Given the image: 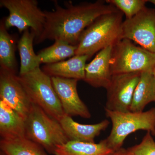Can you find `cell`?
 <instances>
[{"label": "cell", "instance_id": "6da1fadb", "mask_svg": "<svg viewBox=\"0 0 155 155\" xmlns=\"http://www.w3.org/2000/svg\"><path fill=\"white\" fill-rule=\"evenodd\" d=\"M55 9L44 11L46 21L41 35L35 41L41 43L46 40H62L77 45L84 31L98 17L118 11L113 5L104 1L72 5L67 2L65 8L54 1Z\"/></svg>", "mask_w": 155, "mask_h": 155}, {"label": "cell", "instance_id": "7a4b0ae2", "mask_svg": "<svg viewBox=\"0 0 155 155\" xmlns=\"http://www.w3.org/2000/svg\"><path fill=\"white\" fill-rule=\"evenodd\" d=\"M123 13L118 11L98 17L85 29L79 38L75 55L95 54L120 40Z\"/></svg>", "mask_w": 155, "mask_h": 155}, {"label": "cell", "instance_id": "3957f363", "mask_svg": "<svg viewBox=\"0 0 155 155\" xmlns=\"http://www.w3.org/2000/svg\"><path fill=\"white\" fill-rule=\"evenodd\" d=\"M25 136L54 154L58 146L69 141L58 120L33 104L25 119Z\"/></svg>", "mask_w": 155, "mask_h": 155}, {"label": "cell", "instance_id": "277c9868", "mask_svg": "<svg viewBox=\"0 0 155 155\" xmlns=\"http://www.w3.org/2000/svg\"><path fill=\"white\" fill-rule=\"evenodd\" d=\"M105 110L112 123L110 133L106 139L114 152L122 148L129 134L137 130H147L155 136V107L141 112H116L105 109Z\"/></svg>", "mask_w": 155, "mask_h": 155}, {"label": "cell", "instance_id": "5b68a950", "mask_svg": "<svg viewBox=\"0 0 155 155\" xmlns=\"http://www.w3.org/2000/svg\"><path fill=\"white\" fill-rule=\"evenodd\" d=\"M17 78L32 103L48 115L58 121L65 115L51 77L40 67L23 75H18Z\"/></svg>", "mask_w": 155, "mask_h": 155}, {"label": "cell", "instance_id": "8992f818", "mask_svg": "<svg viewBox=\"0 0 155 155\" xmlns=\"http://www.w3.org/2000/svg\"><path fill=\"white\" fill-rule=\"evenodd\" d=\"M110 67L112 75L153 71L155 53L121 39L113 45Z\"/></svg>", "mask_w": 155, "mask_h": 155}, {"label": "cell", "instance_id": "52a82bcc", "mask_svg": "<svg viewBox=\"0 0 155 155\" xmlns=\"http://www.w3.org/2000/svg\"><path fill=\"white\" fill-rule=\"evenodd\" d=\"M0 6L5 8L9 15L4 20L7 29L16 27L20 33L30 29L36 35H41L46 21L45 11L38 6L36 0H1Z\"/></svg>", "mask_w": 155, "mask_h": 155}, {"label": "cell", "instance_id": "ba28073f", "mask_svg": "<svg viewBox=\"0 0 155 155\" xmlns=\"http://www.w3.org/2000/svg\"><path fill=\"white\" fill-rule=\"evenodd\" d=\"M121 39H127L155 53V9L146 7L122 22Z\"/></svg>", "mask_w": 155, "mask_h": 155}, {"label": "cell", "instance_id": "9c48e42d", "mask_svg": "<svg viewBox=\"0 0 155 155\" xmlns=\"http://www.w3.org/2000/svg\"><path fill=\"white\" fill-rule=\"evenodd\" d=\"M140 75V72L113 75L107 89L105 109L116 112H130L134 93Z\"/></svg>", "mask_w": 155, "mask_h": 155}, {"label": "cell", "instance_id": "30bf717a", "mask_svg": "<svg viewBox=\"0 0 155 155\" xmlns=\"http://www.w3.org/2000/svg\"><path fill=\"white\" fill-rule=\"evenodd\" d=\"M0 100L25 119L33 103L15 73L0 69Z\"/></svg>", "mask_w": 155, "mask_h": 155}, {"label": "cell", "instance_id": "8fae6325", "mask_svg": "<svg viewBox=\"0 0 155 155\" xmlns=\"http://www.w3.org/2000/svg\"><path fill=\"white\" fill-rule=\"evenodd\" d=\"M51 78L65 115L87 119L91 117L88 108L78 95L77 89L78 80L59 77H51Z\"/></svg>", "mask_w": 155, "mask_h": 155}, {"label": "cell", "instance_id": "7c38bea8", "mask_svg": "<svg viewBox=\"0 0 155 155\" xmlns=\"http://www.w3.org/2000/svg\"><path fill=\"white\" fill-rule=\"evenodd\" d=\"M113 45L101 50L85 67L84 81L94 87L107 89L112 80L110 59Z\"/></svg>", "mask_w": 155, "mask_h": 155}, {"label": "cell", "instance_id": "4fadbf2b", "mask_svg": "<svg viewBox=\"0 0 155 155\" xmlns=\"http://www.w3.org/2000/svg\"><path fill=\"white\" fill-rule=\"evenodd\" d=\"M59 122L69 140L87 143H94V139L110 124L107 119L92 125L80 124L65 114Z\"/></svg>", "mask_w": 155, "mask_h": 155}, {"label": "cell", "instance_id": "5bb4252c", "mask_svg": "<svg viewBox=\"0 0 155 155\" xmlns=\"http://www.w3.org/2000/svg\"><path fill=\"white\" fill-rule=\"evenodd\" d=\"M89 59L87 55H75L67 61L46 64L42 70L51 77L84 80L86 62Z\"/></svg>", "mask_w": 155, "mask_h": 155}, {"label": "cell", "instance_id": "9a60e30c", "mask_svg": "<svg viewBox=\"0 0 155 155\" xmlns=\"http://www.w3.org/2000/svg\"><path fill=\"white\" fill-rule=\"evenodd\" d=\"M0 134L2 139L26 137L25 119L8 104L0 100Z\"/></svg>", "mask_w": 155, "mask_h": 155}, {"label": "cell", "instance_id": "2e32d148", "mask_svg": "<svg viewBox=\"0 0 155 155\" xmlns=\"http://www.w3.org/2000/svg\"><path fill=\"white\" fill-rule=\"evenodd\" d=\"M155 102V78L153 71L141 72L134 93L130 111L143 112L150 103Z\"/></svg>", "mask_w": 155, "mask_h": 155}, {"label": "cell", "instance_id": "e0dca14e", "mask_svg": "<svg viewBox=\"0 0 155 155\" xmlns=\"http://www.w3.org/2000/svg\"><path fill=\"white\" fill-rule=\"evenodd\" d=\"M114 153L108 146L106 139L99 143L69 140L58 146L54 155H110Z\"/></svg>", "mask_w": 155, "mask_h": 155}, {"label": "cell", "instance_id": "ac0fdd59", "mask_svg": "<svg viewBox=\"0 0 155 155\" xmlns=\"http://www.w3.org/2000/svg\"><path fill=\"white\" fill-rule=\"evenodd\" d=\"M36 35L31 30L25 31L18 43L20 58V67L19 75H22L40 67L41 64L38 55L35 52L33 41Z\"/></svg>", "mask_w": 155, "mask_h": 155}, {"label": "cell", "instance_id": "d6986e66", "mask_svg": "<svg viewBox=\"0 0 155 155\" xmlns=\"http://www.w3.org/2000/svg\"><path fill=\"white\" fill-rule=\"evenodd\" d=\"M0 147L6 155H48L41 146L26 137L2 139Z\"/></svg>", "mask_w": 155, "mask_h": 155}, {"label": "cell", "instance_id": "ffe728a7", "mask_svg": "<svg viewBox=\"0 0 155 155\" xmlns=\"http://www.w3.org/2000/svg\"><path fill=\"white\" fill-rule=\"evenodd\" d=\"M0 65L1 69L16 74L17 63L14 42L3 19L0 23Z\"/></svg>", "mask_w": 155, "mask_h": 155}, {"label": "cell", "instance_id": "44dd1931", "mask_svg": "<svg viewBox=\"0 0 155 155\" xmlns=\"http://www.w3.org/2000/svg\"><path fill=\"white\" fill-rule=\"evenodd\" d=\"M77 49V45L64 41L57 40L52 45L40 51L38 55L41 64H54L74 57Z\"/></svg>", "mask_w": 155, "mask_h": 155}, {"label": "cell", "instance_id": "7402d4cb", "mask_svg": "<svg viewBox=\"0 0 155 155\" xmlns=\"http://www.w3.org/2000/svg\"><path fill=\"white\" fill-rule=\"evenodd\" d=\"M106 2L115 6L125 14L126 19L135 16L144 8L146 0H107Z\"/></svg>", "mask_w": 155, "mask_h": 155}, {"label": "cell", "instance_id": "603a6c76", "mask_svg": "<svg viewBox=\"0 0 155 155\" xmlns=\"http://www.w3.org/2000/svg\"><path fill=\"white\" fill-rule=\"evenodd\" d=\"M149 131L140 143L126 150L127 155H155V141Z\"/></svg>", "mask_w": 155, "mask_h": 155}, {"label": "cell", "instance_id": "cb8c5ba5", "mask_svg": "<svg viewBox=\"0 0 155 155\" xmlns=\"http://www.w3.org/2000/svg\"><path fill=\"white\" fill-rule=\"evenodd\" d=\"M110 155H127L126 150L122 148L120 150L116 151Z\"/></svg>", "mask_w": 155, "mask_h": 155}, {"label": "cell", "instance_id": "d4e9b609", "mask_svg": "<svg viewBox=\"0 0 155 155\" xmlns=\"http://www.w3.org/2000/svg\"><path fill=\"white\" fill-rule=\"evenodd\" d=\"M152 3L155 6V0H150V1H148Z\"/></svg>", "mask_w": 155, "mask_h": 155}, {"label": "cell", "instance_id": "484cf974", "mask_svg": "<svg viewBox=\"0 0 155 155\" xmlns=\"http://www.w3.org/2000/svg\"><path fill=\"white\" fill-rule=\"evenodd\" d=\"M1 155H6L5 154V153L4 152H3L2 151L1 152Z\"/></svg>", "mask_w": 155, "mask_h": 155}, {"label": "cell", "instance_id": "4316f807", "mask_svg": "<svg viewBox=\"0 0 155 155\" xmlns=\"http://www.w3.org/2000/svg\"><path fill=\"white\" fill-rule=\"evenodd\" d=\"M153 74H154V77H155V68L154 69V70H153Z\"/></svg>", "mask_w": 155, "mask_h": 155}]
</instances>
